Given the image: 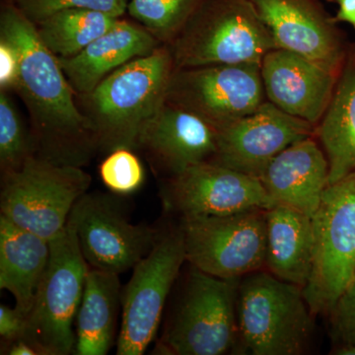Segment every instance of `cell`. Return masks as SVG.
<instances>
[{"instance_id":"cell-1","label":"cell","mask_w":355,"mask_h":355,"mask_svg":"<svg viewBox=\"0 0 355 355\" xmlns=\"http://www.w3.org/2000/svg\"><path fill=\"white\" fill-rule=\"evenodd\" d=\"M0 38L12 44L19 57L14 90L29 112L36 155L83 167L99 148L92 128L60 60L40 39L36 25L11 1L1 7Z\"/></svg>"},{"instance_id":"cell-2","label":"cell","mask_w":355,"mask_h":355,"mask_svg":"<svg viewBox=\"0 0 355 355\" xmlns=\"http://www.w3.org/2000/svg\"><path fill=\"white\" fill-rule=\"evenodd\" d=\"M174 70L172 51L162 44L114 70L92 92L80 96L81 112L99 148L109 153L139 148L140 133L166 101Z\"/></svg>"},{"instance_id":"cell-3","label":"cell","mask_w":355,"mask_h":355,"mask_svg":"<svg viewBox=\"0 0 355 355\" xmlns=\"http://www.w3.org/2000/svg\"><path fill=\"white\" fill-rule=\"evenodd\" d=\"M175 69L261 64L277 49L253 0H205L169 46Z\"/></svg>"},{"instance_id":"cell-4","label":"cell","mask_w":355,"mask_h":355,"mask_svg":"<svg viewBox=\"0 0 355 355\" xmlns=\"http://www.w3.org/2000/svg\"><path fill=\"white\" fill-rule=\"evenodd\" d=\"M312 317L302 287L270 272L246 275L238 287L239 340L254 355L303 354Z\"/></svg>"},{"instance_id":"cell-5","label":"cell","mask_w":355,"mask_h":355,"mask_svg":"<svg viewBox=\"0 0 355 355\" xmlns=\"http://www.w3.org/2000/svg\"><path fill=\"white\" fill-rule=\"evenodd\" d=\"M50 261L26 319L22 338L41 355H67L76 349L74 331L89 266L73 227L50 241Z\"/></svg>"},{"instance_id":"cell-6","label":"cell","mask_w":355,"mask_h":355,"mask_svg":"<svg viewBox=\"0 0 355 355\" xmlns=\"http://www.w3.org/2000/svg\"><path fill=\"white\" fill-rule=\"evenodd\" d=\"M91 182L78 166L32 156L21 169L4 175L1 216L50 242L67 227L70 212Z\"/></svg>"},{"instance_id":"cell-7","label":"cell","mask_w":355,"mask_h":355,"mask_svg":"<svg viewBox=\"0 0 355 355\" xmlns=\"http://www.w3.org/2000/svg\"><path fill=\"white\" fill-rule=\"evenodd\" d=\"M312 218L314 254L303 293L313 315L331 314L355 268V172L327 187Z\"/></svg>"},{"instance_id":"cell-8","label":"cell","mask_w":355,"mask_h":355,"mask_svg":"<svg viewBox=\"0 0 355 355\" xmlns=\"http://www.w3.org/2000/svg\"><path fill=\"white\" fill-rule=\"evenodd\" d=\"M239 279H224L193 268L186 291L159 354L221 355L239 340L237 296Z\"/></svg>"},{"instance_id":"cell-9","label":"cell","mask_w":355,"mask_h":355,"mask_svg":"<svg viewBox=\"0 0 355 355\" xmlns=\"http://www.w3.org/2000/svg\"><path fill=\"white\" fill-rule=\"evenodd\" d=\"M266 209L181 216L186 261L200 272L239 279L266 266Z\"/></svg>"},{"instance_id":"cell-10","label":"cell","mask_w":355,"mask_h":355,"mask_svg":"<svg viewBox=\"0 0 355 355\" xmlns=\"http://www.w3.org/2000/svg\"><path fill=\"white\" fill-rule=\"evenodd\" d=\"M186 253L181 230L160 233L150 252L133 268L121 295V324L116 354L141 355L153 342L168 295Z\"/></svg>"},{"instance_id":"cell-11","label":"cell","mask_w":355,"mask_h":355,"mask_svg":"<svg viewBox=\"0 0 355 355\" xmlns=\"http://www.w3.org/2000/svg\"><path fill=\"white\" fill-rule=\"evenodd\" d=\"M266 101L259 64L175 69L166 93V102L198 114L218 130Z\"/></svg>"},{"instance_id":"cell-12","label":"cell","mask_w":355,"mask_h":355,"mask_svg":"<svg viewBox=\"0 0 355 355\" xmlns=\"http://www.w3.org/2000/svg\"><path fill=\"white\" fill-rule=\"evenodd\" d=\"M69 223L91 268L120 275L135 268L157 241L156 229L128 220L120 198L86 193L70 212Z\"/></svg>"},{"instance_id":"cell-13","label":"cell","mask_w":355,"mask_h":355,"mask_svg":"<svg viewBox=\"0 0 355 355\" xmlns=\"http://www.w3.org/2000/svg\"><path fill=\"white\" fill-rule=\"evenodd\" d=\"M161 197L166 209L181 216H225L273 205L260 180L212 161L170 176Z\"/></svg>"},{"instance_id":"cell-14","label":"cell","mask_w":355,"mask_h":355,"mask_svg":"<svg viewBox=\"0 0 355 355\" xmlns=\"http://www.w3.org/2000/svg\"><path fill=\"white\" fill-rule=\"evenodd\" d=\"M316 127L286 114L266 100L253 113L219 130L212 162L260 180L268 165Z\"/></svg>"},{"instance_id":"cell-15","label":"cell","mask_w":355,"mask_h":355,"mask_svg":"<svg viewBox=\"0 0 355 355\" xmlns=\"http://www.w3.org/2000/svg\"><path fill=\"white\" fill-rule=\"evenodd\" d=\"M277 49L340 74L347 46L319 0H253Z\"/></svg>"},{"instance_id":"cell-16","label":"cell","mask_w":355,"mask_h":355,"mask_svg":"<svg viewBox=\"0 0 355 355\" xmlns=\"http://www.w3.org/2000/svg\"><path fill=\"white\" fill-rule=\"evenodd\" d=\"M261 73L268 102L315 127L330 104L338 76L282 49L266 53L261 60Z\"/></svg>"},{"instance_id":"cell-17","label":"cell","mask_w":355,"mask_h":355,"mask_svg":"<svg viewBox=\"0 0 355 355\" xmlns=\"http://www.w3.org/2000/svg\"><path fill=\"white\" fill-rule=\"evenodd\" d=\"M218 133L198 114L165 101L140 133L139 148L144 149L172 176L211 161Z\"/></svg>"},{"instance_id":"cell-18","label":"cell","mask_w":355,"mask_h":355,"mask_svg":"<svg viewBox=\"0 0 355 355\" xmlns=\"http://www.w3.org/2000/svg\"><path fill=\"white\" fill-rule=\"evenodd\" d=\"M260 181L273 205H286L313 217L330 184L328 159L313 135L273 158Z\"/></svg>"},{"instance_id":"cell-19","label":"cell","mask_w":355,"mask_h":355,"mask_svg":"<svg viewBox=\"0 0 355 355\" xmlns=\"http://www.w3.org/2000/svg\"><path fill=\"white\" fill-rule=\"evenodd\" d=\"M162 46L146 28L119 18L113 27L74 57L58 58L77 96H85L114 70Z\"/></svg>"},{"instance_id":"cell-20","label":"cell","mask_w":355,"mask_h":355,"mask_svg":"<svg viewBox=\"0 0 355 355\" xmlns=\"http://www.w3.org/2000/svg\"><path fill=\"white\" fill-rule=\"evenodd\" d=\"M265 214L268 272L304 288L314 254L312 216L282 205L268 207Z\"/></svg>"},{"instance_id":"cell-21","label":"cell","mask_w":355,"mask_h":355,"mask_svg":"<svg viewBox=\"0 0 355 355\" xmlns=\"http://www.w3.org/2000/svg\"><path fill=\"white\" fill-rule=\"evenodd\" d=\"M50 242L0 216V288L27 319L50 261Z\"/></svg>"},{"instance_id":"cell-22","label":"cell","mask_w":355,"mask_h":355,"mask_svg":"<svg viewBox=\"0 0 355 355\" xmlns=\"http://www.w3.org/2000/svg\"><path fill=\"white\" fill-rule=\"evenodd\" d=\"M315 137L330 169V184L355 172V44H349L335 90Z\"/></svg>"},{"instance_id":"cell-23","label":"cell","mask_w":355,"mask_h":355,"mask_svg":"<svg viewBox=\"0 0 355 355\" xmlns=\"http://www.w3.org/2000/svg\"><path fill=\"white\" fill-rule=\"evenodd\" d=\"M121 295L119 275L89 268L76 316L74 354H108L116 338Z\"/></svg>"},{"instance_id":"cell-24","label":"cell","mask_w":355,"mask_h":355,"mask_svg":"<svg viewBox=\"0 0 355 355\" xmlns=\"http://www.w3.org/2000/svg\"><path fill=\"white\" fill-rule=\"evenodd\" d=\"M121 17L90 9L60 11L36 25L40 39L58 58L74 57L108 32Z\"/></svg>"},{"instance_id":"cell-25","label":"cell","mask_w":355,"mask_h":355,"mask_svg":"<svg viewBox=\"0 0 355 355\" xmlns=\"http://www.w3.org/2000/svg\"><path fill=\"white\" fill-rule=\"evenodd\" d=\"M205 0H130L128 13L157 40L170 46Z\"/></svg>"},{"instance_id":"cell-26","label":"cell","mask_w":355,"mask_h":355,"mask_svg":"<svg viewBox=\"0 0 355 355\" xmlns=\"http://www.w3.org/2000/svg\"><path fill=\"white\" fill-rule=\"evenodd\" d=\"M36 155L31 132L7 91L0 90V167L2 176L17 171Z\"/></svg>"},{"instance_id":"cell-27","label":"cell","mask_w":355,"mask_h":355,"mask_svg":"<svg viewBox=\"0 0 355 355\" xmlns=\"http://www.w3.org/2000/svg\"><path fill=\"white\" fill-rule=\"evenodd\" d=\"M132 149L112 151L100 165V177L105 186L116 196H130L139 191L146 179L144 166Z\"/></svg>"},{"instance_id":"cell-28","label":"cell","mask_w":355,"mask_h":355,"mask_svg":"<svg viewBox=\"0 0 355 355\" xmlns=\"http://www.w3.org/2000/svg\"><path fill=\"white\" fill-rule=\"evenodd\" d=\"M35 25L53 14L69 9H90L123 17L130 0H10Z\"/></svg>"},{"instance_id":"cell-29","label":"cell","mask_w":355,"mask_h":355,"mask_svg":"<svg viewBox=\"0 0 355 355\" xmlns=\"http://www.w3.org/2000/svg\"><path fill=\"white\" fill-rule=\"evenodd\" d=\"M333 338L340 345L355 343V268L331 313Z\"/></svg>"},{"instance_id":"cell-30","label":"cell","mask_w":355,"mask_h":355,"mask_svg":"<svg viewBox=\"0 0 355 355\" xmlns=\"http://www.w3.org/2000/svg\"><path fill=\"white\" fill-rule=\"evenodd\" d=\"M19 74L17 51L6 40L0 38V90L14 89Z\"/></svg>"},{"instance_id":"cell-31","label":"cell","mask_w":355,"mask_h":355,"mask_svg":"<svg viewBox=\"0 0 355 355\" xmlns=\"http://www.w3.org/2000/svg\"><path fill=\"white\" fill-rule=\"evenodd\" d=\"M26 317L15 307L0 306V336L6 342L13 343L22 338L25 333Z\"/></svg>"},{"instance_id":"cell-32","label":"cell","mask_w":355,"mask_h":355,"mask_svg":"<svg viewBox=\"0 0 355 355\" xmlns=\"http://www.w3.org/2000/svg\"><path fill=\"white\" fill-rule=\"evenodd\" d=\"M336 2L338 4L336 22L349 23L355 28V0H336Z\"/></svg>"},{"instance_id":"cell-33","label":"cell","mask_w":355,"mask_h":355,"mask_svg":"<svg viewBox=\"0 0 355 355\" xmlns=\"http://www.w3.org/2000/svg\"><path fill=\"white\" fill-rule=\"evenodd\" d=\"M7 354L10 355H39V350L24 338H19L11 343Z\"/></svg>"},{"instance_id":"cell-34","label":"cell","mask_w":355,"mask_h":355,"mask_svg":"<svg viewBox=\"0 0 355 355\" xmlns=\"http://www.w3.org/2000/svg\"><path fill=\"white\" fill-rule=\"evenodd\" d=\"M334 354L338 355H355V343L338 345V349H335Z\"/></svg>"}]
</instances>
